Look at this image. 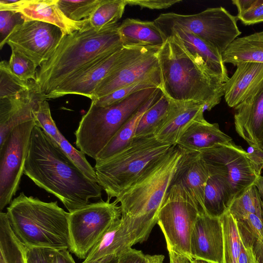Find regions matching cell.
<instances>
[{"label":"cell","mask_w":263,"mask_h":263,"mask_svg":"<svg viewBox=\"0 0 263 263\" xmlns=\"http://www.w3.org/2000/svg\"><path fill=\"white\" fill-rule=\"evenodd\" d=\"M173 103V101L162 93L141 118L134 138L155 136L165 122Z\"/></svg>","instance_id":"obj_31"},{"label":"cell","mask_w":263,"mask_h":263,"mask_svg":"<svg viewBox=\"0 0 263 263\" xmlns=\"http://www.w3.org/2000/svg\"><path fill=\"white\" fill-rule=\"evenodd\" d=\"M33 81L21 80L12 72L8 62H1L0 99L14 97L23 93L30 88Z\"/></svg>","instance_id":"obj_38"},{"label":"cell","mask_w":263,"mask_h":263,"mask_svg":"<svg viewBox=\"0 0 263 263\" xmlns=\"http://www.w3.org/2000/svg\"><path fill=\"white\" fill-rule=\"evenodd\" d=\"M200 210L179 185L170 186L159 211L158 224L166 243L193 259L191 253V238Z\"/></svg>","instance_id":"obj_9"},{"label":"cell","mask_w":263,"mask_h":263,"mask_svg":"<svg viewBox=\"0 0 263 263\" xmlns=\"http://www.w3.org/2000/svg\"><path fill=\"white\" fill-rule=\"evenodd\" d=\"M254 185L256 187L260 197L263 201V176L260 175L258 176Z\"/></svg>","instance_id":"obj_53"},{"label":"cell","mask_w":263,"mask_h":263,"mask_svg":"<svg viewBox=\"0 0 263 263\" xmlns=\"http://www.w3.org/2000/svg\"><path fill=\"white\" fill-rule=\"evenodd\" d=\"M237 263H257L253 248L245 247L242 243Z\"/></svg>","instance_id":"obj_47"},{"label":"cell","mask_w":263,"mask_h":263,"mask_svg":"<svg viewBox=\"0 0 263 263\" xmlns=\"http://www.w3.org/2000/svg\"><path fill=\"white\" fill-rule=\"evenodd\" d=\"M225 83L224 97L228 105L235 108L263 81V63L242 62Z\"/></svg>","instance_id":"obj_24"},{"label":"cell","mask_w":263,"mask_h":263,"mask_svg":"<svg viewBox=\"0 0 263 263\" xmlns=\"http://www.w3.org/2000/svg\"><path fill=\"white\" fill-rule=\"evenodd\" d=\"M154 49L156 48L123 47L86 67L55 89L45 95V98L46 99H55L68 95H77L91 99L94 90L105 78Z\"/></svg>","instance_id":"obj_12"},{"label":"cell","mask_w":263,"mask_h":263,"mask_svg":"<svg viewBox=\"0 0 263 263\" xmlns=\"http://www.w3.org/2000/svg\"><path fill=\"white\" fill-rule=\"evenodd\" d=\"M179 149L181 155L170 186L181 187L198 206L200 213H204V190L210 173L200 152Z\"/></svg>","instance_id":"obj_16"},{"label":"cell","mask_w":263,"mask_h":263,"mask_svg":"<svg viewBox=\"0 0 263 263\" xmlns=\"http://www.w3.org/2000/svg\"><path fill=\"white\" fill-rule=\"evenodd\" d=\"M156 48L105 78L95 88L91 100L100 98L142 80L161 76Z\"/></svg>","instance_id":"obj_17"},{"label":"cell","mask_w":263,"mask_h":263,"mask_svg":"<svg viewBox=\"0 0 263 263\" xmlns=\"http://www.w3.org/2000/svg\"><path fill=\"white\" fill-rule=\"evenodd\" d=\"M263 209V201H262ZM257 263H263V243H256L253 248Z\"/></svg>","instance_id":"obj_50"},{"label":"cell","mask_w":263,"mask_h":263,"mask_svg":"<svg viewBox=\"0 0 263 263\" xmlns=\"http://www.w3.org/2000/svg\"><path fill=\"white\" fill-rule=\"evenodd\" d=\"M193 259L209 263H223V234L220 218L200 213L191 238Z\"/></svg>","instance_id":"obj_15"},{"label":"cell","mask_w":263,"mask_h":263,"mask_svg":"<svg viewBox=\"0 0 263 263\" xmlns=\"http://www.w3.org/2000/svg\"><path fill=\"white\" fill-rule=\"evenodd\" d=\"M160 88L123 125L98 155L96 162L105 160L126 147L134 139L139 122L144 112L161 97Z\"/></svg>","instance_id":"obj_28"},{"label":"cell","mask_w":263,"mask_h":263,"mask_svg":"<svg viewBox=\"0 0 263 263\" xmlns=\"http://www.w3.org/2000/svg\"><path fill=\"white\" fill-rule=\"evenodd\" d=\"M118 263H146L145 254L132 248L119 256Z\"/></svg>","instance_id":"obj_45"},{"label":"cell","mask_w":263,"mask_h":263,"mask_svg":"<svg viewBox=\"0 0 263 263\" xmlns=\"http://www.w3.org/2000/svg\"><path fill=\"white\" fill-rule=\"evenodd\" d=\"M191 263H209V262L204 261H202V260L192 259L191 261Z\"/></svg>","instance_id":"obj_54"},{"label":"cell","mask_w":263,"mask_h":263,"mask_svg":"<svg viewBox=\"0 0 263 263\" xmlns=\"http://www.w3.org/2000/svg\"><path fill=\"white\" fill-rule=\"evenodd\" d=\"M146 263H164L163 255H145Z\"/></svg>","instance_id":"obj_51"},{"label":"cell","mask_w":263,"mask_h":263,"mask_svg":"<svg viewBox=\"0 0 263 263\" xmlns=\"http://www.w3.org/2000/svg\"><path fill=\"white\" fill-rule=\"evenodd\" d=\"M11 11L20 13L24 21H38L54 25L64 35L89 24V19L76 22L67 18L59 8L58 0H18Z\"/></svg>","instance_id":"obj_21"},{"label":"cell","mask_w":263,"mask_h":263,"mask_svg":"<svg viewBox=\"0 0 263 263\" xmlns=\"http://www.w3.org/2000/svg\"><path fill=\"white\" fill-rule=\"evenodd\" d=\"M200 153L210 174L222 182L232 201L259 176L247 151L233 141Z\"/></svg>","instance_id":"obj_11"},{"label":"cell","mask_w":263,"mask_h":263,"mask_svg":"<svg viewBox=\"0 0 263 263\" xmlns=\"http://www.w3.org/2000/svg\"><path fill=\"white\" fill-rule=\"evenodd\" d=\"M24 174L57 197L68 212L100 198L102 187L89 179L37 125L33 128Z\"/></svg>","instance_id":"obj_1"},{"label":"cell","mask_w":263,"mask_h":263,"mask_svg":"<svg viewBox=\"0 0 263 263\" xmlns=\"http://www.w3.org/2000/svg\"><path fill=\"white\" fill-rule=\"evenodd\" d=\"M237 17L222 7L210 8L199 13L185 15L161 14L156 25H177L189 30L221 54L241 34Z\"/></svg>","instance_id":"obj_8"},{"label":"cell","mask_w":263,"mask_h":263,"mask_svg":"<svg viewBox=\"0 0 263 263\" xmlns=\"http://www.w3.org/2000/svg\"><path fill=\"white\" fill-rule=\"evenodd\" d=\"M175 146L160 141L155 136L134 138L120 152L96 162L97 183L107 199L116 198Z\"/></svg>","instance_id":"obj_6"},{"label":"cell","mask_w":263,"mask_h":263,"mask_svg":"<svg viewBox=\"0 0 263 263\" xmlns=\"http://www.w3.org/2000/svg\"><path fill=\"white\" fill-rule=\"evenodd\" d=\"M232 200L222 182L215 175L209 178L204 190V212L220 218L229 210Z\"/></svg>","instance_id":"obj_32"},{"label":"cell","mask_w":263,"mask_h":263,"mask_svg":"<svg viewBox=\"0 0 263 263\" xmlns=\"http://www.w3.org/2000/svg\"><path fill=\"white\" fill-rule=\"evenodd\" d=\"M46 99L33 81L30 88L14 97L0 99V144L18 125L32 120L38 102Z\"/></svg>","instance_id":"obj_18"},{"label":"cell","mask_w":263,"mask_h":263,"mask_svg":"<svg viewBox=\"0 0 263 263\" xmlns=\"http://www.w3.org/2000/svg\"><path fill=\"white\" fill-rule=\"evenodd\" d=\"M118 260L119 256H110L88 263H118Z\"/></svg>","instance_id":"obj_52"},{"label":"cell","mask_w":263,"mask_h":263,"mask_svg":"<svg viewBox=\"0 0 263 263\" xmlns=\"http://www.w3.org/2000/svg\"><path fill=\"white\" fill-rule=\"evenodd\" d=\"M181 155L176 145L116 198L115 201L120 203L121 218L133 233L137 243L146 241L157 224Z\"/></svg>","instance_id":"obj_4"},{"label":"cell","mask_w":263,"mask_h":263,"mask_svg":"<svg viewBox=\"0 0 263 263\" xmlns=\"http://www.w3.org/2000/svg\"><path fill=\"white\" fill-rule=\"evenodd\" d=\"M258 147H259L261 150L263 151V135H262V139H261L259 144H258Z\"/></svg>","instance_id":"obj_55"},{"label":"cell","mask_w":263,"mask_h":263,"mask_svg":"<svg viewBox=\"0 0 263 263\" xmlns=\"http://www.w3.org/2000/svg\"><path fill=\"white\" fill-rule=\"evenodd\" d=\"M101 0H58V5L69 19L80 22L89 19Z\"/></svg>","instance_id":"obj_39"},{"label":"cell","mask_w":263,"mask_h":263,"mask_svg":"<svg viewBox=\"0 0 263 263\" xmlns=\"http://www.w3.org/2000/svg\"><path fill=\"white\" fill-rule=\"evenodd\" d=\"M167 38L173 35L198 62L204 64L223 82L229 79L222 55L189 30L177 25H157Z\"/></svg>","instance_id":"obj_19"},{"label":"cell","mask_w":263,"mask_h":263,"mask_svg":"<svg viewBox=\"0 0 263 263\" xmlns=\"http://www.w3.org/2000/svg\"><path fill=\"white\" fill-rule=\"evenodd\" d=\"M236 222L244 246L253 248L256 243H263V215L250 214Z\"/></svg>","instance_id":"obj_37"},{"label":"cell","mask_w":263,"mask_h":263,"mask_svg":"<svg viewBox=\"0 0 263 263\" xmlns=\"http://www.w3.org/2000/svg\"><path fill=\"white\" fill-rule=\"evenodd\" d=\"M6 213L13 232L27 248L70 251L69 213L57 201L44 202L22 192Z\"/></svg>","instance_id":"obj_5"},{"label":"cell","mask_w":263,"mask_h":263,"mask_svg":"<svg viewBox=\"0 0 263 263\" xmlns=\"http://www.w3.org/2000/svg\"><path fill=\"white\" fill-rule=\"evenodd\" d=\"M121 216L120 206L109 199L89 203L69 213V252L85 259L103 235Z\"/></svg>","instance_id":"obj_10"},{"label":"cell","mask_w":263,"mask_h":263,"mask_svg":"<svg viewBox=\"0 0 263 263\" xmlns=\"http://www.w3.org/2000/svg\"><path fill=\"white\" fill-rule=\"evenodd\" d=\"M8 64L12 72L21 80L35 81L37 67L23 54L11 50Z\"/></svg>","instance_id":"obj_41"},{"label":"cell","mask_w":263,"mask_h":263,"mask_svg":"<svg viewBox=\"0 0 263 263\" xmlns=\"http://www.w3.org/2000/svg\"><path fill=\"white\" fill-rule=\"evenodd\" d=\"M161 86V76L145 79L128 86L119 88L109 94L91 101L97 106L105 107L112 105L131 95L145 89Z\"/></svg>","instance_id":"obj_36"},{"label":"cell","mask_w":263,"mask_h":263,"mask_svg":"<svg viewBox=\"0 0 263 263\" xmlns=\"http://www.w3.org/2000/svg\"><path fill=\"white\" fill-rule=\"evenodd\" d=\"M52 263H76L68 250H55Z\"/></svg>","instance_id":"obj_48"},{"label":"cell","mask_w":263,"mask_h":263,"mask_svg":"<svg viewBox=\"0 0 263 263\" xmlns=\"http://www.w3.org/2000/svg\"><path fill=\"white\" fill-rule=\"evenodd\" d=\"M157 57L160 89L171 100L201 103L203 112L220 103L226 83L205 65L197 62L175 36H167Z\"/></svg>","instance_id":"obj_2"},{"label":"cell","mask_w":263,"mask_h":263,"mask_svg":"<svg viewBox=\"0 0 263 263\" xmlns=\"http://www.w3.org/2000/svg\"><path fill=\"white\" fill-rule=\"evenodd\" d=\"M136 244L135 237L121 217L114 222L93 246L82 263L119 256Z\"/></svg>","instance_id":"obj_27"},{"label":"cell","mask_w":263,"mask_h":263,"mask_svg":"<svg viewBox=\"0 0 263 263\" xmlns=\"http://www.w3.org/2000/svg\"><path fill=\"white\" fill-rule=\"evenodd\" d=\"M64 35L62 30L54 25L26 21L14 28L5 44L40 67L51 56Z\"/></svg>","instance_id":"obj_14"},{"label":"cell","mask_w":263,"mask_h":263,"mask_svg":"<svg viewBox=\"0 0 263 263\" xmlns=\"http://www.w3.org/2000/svg\"><path fill=\"white\" fill-rule=\"evenodd\" d=\"M34 115L36 125L42 129L50 139L66 153L86 176L97 182L94 168L87 160L85 154L76 149L57 127L51 117L49 103L46 99L38 102Z\"/></svg>","instance_id":"obj_22"},{"label":"cell","mask_w":263,"mask_h":263,"mask_svg":"<svg viewBox=\"0 0 263 263\" xmlns=\"http://www.w3.org/2000/svg\"><path fill=\"white\" fill-rule=\"evenodd\" d=\"M117 24L98 31L88 25L64 35L37 71L35 83L44 96L96 60L123 47Z\"/></svg>","instance_id":"obj_3"},{"label":"cell","mask_w":263,"mask_h":263,"mask_svg":"<svg viewBox=\"0 0 263 263\" xmlns=\"http://www.w3.org/2000/svg\"><path fill=\"white\" fill-rule=\"evenodd\" d=\"M228 211L236 221L245 218L250 214L263 215L262 200L256 187L253 184L236 197Z\"/></svg>","instance_id":"obj_34"},{"label":"cell","mask_w":263,"mask_h":263,"mask_svg":"<svg viewBox=\"0 0 263 263\" xmlns=\"http://www.w3.org/2000/svg\"><path fill=\"white\" fill-rule=\"evenodd\" d=\"M126 6V0H101L89 18L90 26L100 31L117 25Z\"/></svg>","instance_id":"obj_33"},{"label":"cell","mask_w":263,"mask_h":263,"mask_svg":"<svg viewBox=\"0 0 263 263\" xmlns=\"http://www.w3.org/2000/svg\"><path fill=\"white\" fill-rule=\"evenodd\" d=\"M203 106L193 102L173 101L165 122L155 136L162 142L176 145L179 137L193 122L204 119Z\"/></svg>","instance_id":"obj_23"},{"label":"cell","mask_w":263,"mask_h":263,"mask_svg":"<svg viewBox=\"0 0 263 263\" xmlns=\"http://www.w3.org/2000/svg\"><path fill=\"white\" fill-rule=\"evenodd\" d=\"M22 15L17 12L0 10V49L5 45V41L14 28L24 22Z\"/></svg>","instance_id":"obj_42"},{"label":"cell","mask_w":263,"mask_h":263,"mask_svg":"<svg viewBox=\"0 0 263 263\" xmlns=\"http://www.w3.org/2000/svg\"><path fill=\"white\" fill-rule=\"evenodd\" d=\"M127 5L137 6L149 9H166L181 0H126Z\"/></svg>","instance_id":"obj_44"},{"label":"cell","mask_w":263,"mask_h":263,"mask_svg":"<svg viewBox=\"0 0 263 263\" xmlns=\"http://www.w3.org/2000/svg\"><path fill=\"white\" fill-rule=\"evenodd\" d=\"M158 88L141 90L107 106L91 103L75 132L77 147L96 160L123 125Z\"/></svg>","instance_id":"obj_7"},{"label":"cell","mask_w":263,"mask_h":263,"mask_svg":"<svg viewBox=\"0 0 263 263\" xmlns=\"http://www.w3.org/2000/svg\"><path fill=\"white\" fill-rule=\"evenodd\" d=\"M223 234V263H237L242 242L235 219L229 211L220 217Z\"/></svg>","instance_id":"obj_35"},{"label":"cell","mask_w":263,"mask_h":263,"mask_svg":"<svg viewBox=\"0 0 263 263\" xmlns=\"http://www.w3.org/2000/svg\"><path fill=\"white\" fill-rule=\"evenodd\" d=\"M27 248L13 232L7 213H0V263H26Z\"/></svg>","instance_id":"obj_30"},{"label":"cell","mask_w":263,"mask_h":263,"mask_svg":"<svg viewBox=\"0 0 263 263\" xmlns=\"http://www.w3.org/2000/svg\"><path fill=\"white\" fill-rule=\"evenodd\" d=\"M34 120L15 127L0 144V211L12 201L24 174Z\"/></svg>","instance_id":"obj_13"},{"label":"cell","mask_w":263,"mask_h":263,"mask_svg":"<svg viewBox=\"0 0 263 263\" xmlns=\"http://www.w3.org/2000/svg\"><path fill=\"white\" fill-rule=\"evenodd\" d=\"M237 8V17L245 25L263 22V0H232Z\"/></svg>","instance_id":"obj_40"},{"label":"cell","mask_w":263,"mask_h":263,"mask_svg":"<svg viewBox=\"0 0 263 263\" xmlns=\"http://www.w3.org/2000/svg\"><path fill=\"white\" fill-rule=\"evenodd\" d=\"M118 32L126 48H160L167 40L154 21L128 18L119 25Z\"/></svg>","instance_id":"obj_25"},{"label":"cell","mask_w":263,"mask_h":263,"mask_svg":"<svg viewBox=\"0 0 263 263\" xmlns=\"http://www.w3.org/2000/svg\"><path fill=\"white\" fill-rule=\"evenodd\" d=\"M232 141L220 129L218 124L210 123L203 119L193 122L179 137L176 146L186 151L202 152Z\"/></svg>","instance_id":"obj_26"},{"label":"cell","mask_w":263,"mask_h":263,"mask_svg":"<svg viewBox=\"0 0 263 263\" xmlns=\"http://www.w3.org/2000/svg\"><path fill=\"white\" fill-rule=\"evenodd\" d=\"M55 250L30 248L26 250V263H52Z\"/></svg>","instance_id":"obj_43"},{"label":"cell","mask_w":263,"mask_h":263,"mask_svg":"<svg viewBox=\"0 0 263 263\" xmlns=\"http://www.w3.org/2000/svg\"><path fill=\"white\" fill-rule=\"evenodd\" d=\"M224 63H263V31L238 37L222 53Z\"/></svg>","instance_id":"obj_29"},{"label":"cell","mask_w":263,"mask_h":263,"mask_svg":"<svg viewBox=\"0 0 263 263\" xmlns=\"http://www.w3.org/2000/svg\"><path fill=\"white\" fill-rule=\"evenodd\" d=\"M246 151L257 174L261 175L263 168V151L258 146L249 145Z\"/></svg>","instance_id":"obj_46"},{"label":"cell","mask_w":263,"mask_h":263,"mask_svg":"<svg viewBox=\"0 0 263 263\" xmlns=\"http://www.w3.org/2000/svg\"><path fill=\"white\" fill-rule=\"evenodd\" d=\"M234 109L237 133L249 145L258 146L263 135V81Z\"/></svg>","instance_id":"obj_20"},{"label":"cell","mask_w":263,"mask_h":263,"mask_svg":"<svg viewBox=\"0 0 263 263\" xmlns=\"http://www.w3.org/2000/svg\"><path fill=\"white\" fill-rule=\"evenodd\" d=\"M168 253L169 263H191L192 260L186 256L174 250L170 245L166 243Z\"/></svg>","instance_id":"obj_49"}]
</instances>
